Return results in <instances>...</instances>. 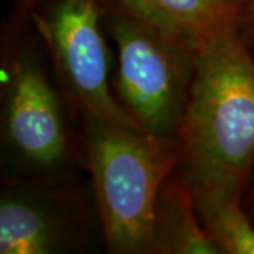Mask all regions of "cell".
<instances>
[{
    "label": "cell",
    "instance_id": "6da1fadb",
    "mask_svg": "<svg viewBox=\"0 0 254 254\" xmlns=\"http://www.w3.org/2000/svg\"><path fill=\"white\" fill-rule=\"evenodd\" d=\"M174 154L199 216L227 202H243L254 171V58L237 24L195 54Z\"/></svg>",
    "mask_w": 254,
    "mask_h": 254
},
{
    "label": "cell",
    "instance_id": "7a4b0ae2",
    "mask_svg": "<svg viewBox=\"0 0 254 254\" xmlns=\"http://www.w3.org/2000/svg\"><path fill=\"white\" fill-rule=\"evenodd\" d=\"M81 143L108 252L151 254L155 200L175 167L174 143L93 119L82 120Z\"/></svg>",
    "mask_w": 254,
    "mask_h": 254
},
{
    "label": "cell",
    "instance_id": "3957f363",
    "mask_svg": "<svg viewBox=\"0 0 254 254\" xmlns=\"http://www.w3.org/2000/svg\"><path fill=\"white\" fill-rule=\"evenodd\" d=\"M1 41V178L75 173L66 102L51 81L41 48L21 31Z\"/></svg>",
    "mask_w": 254,
    "mask_h": 254
},
{
    "label": "cell",
    "instance_id": "277c9868",
    "mask_svg": "<svg viewBox=\"0 0 254 254\" xmlns=\"http://www.w3.org/2000/svg\"><path fill=\"white\" fill-rule=\"evenodd\" d=\"M103 1V23L115 47V95L144 133L174 143L190 98L196 53L113 0Z\"/></svg>",
    "mask_w": 254,
    "mask_h": 254
},
{
    "label": "cell",
    "instance_id": "5b68a950",
    "mask_svg": "<svg viewBox=\"0 0 254 254\" xmlns=\"http://www.w3.org/2000/svg\"><path fill=\"white\" fill-rule=\"evenodd\" d=\"M103 16V0H43L28 20L71 115L141 130L113 91Z\"/></svg>",
    "mask_w": 254,
    "mask_h": 254
},
{
    "label": "cell",
    "instance_id": "8992f818",
    "mask_svg": "<svg viewBox=\"0 0 254 254\" xmlns=\"http://www.w3.org/2000/svg\"><path fill=\"white\" fill-rule=\"evenodd\" d=\"M103 237L91 188L76 173L1 178L0 254L82 253Z\"/></svg>",
    "mask_w": 254,
    "mask_h": 254
},
{
    "label": "cell",
    "instance_id": "52a82bcc",
    "mask_svg": "<svg viewBox=\"0 0 254 254\" xmlns=\"http://www.w3.org/2000/svg\"><path fill=\"white\" fill-rule=\"evenodd\" d=\"M173 36L195 53L236 26L242 7L227 0H113Z\"/></svg>",
    "mask_w": 254,
    "mask_h": 254
},
{
    "label": "cell",
    "instance_id": "ba28073f",
    "mask_svg": "<svg viewBox=\"0 0 254 254\" xmlns=\"http://www.w3.org/2000/svg\"><path fill=\"white\" fill-rule=\"evenodd\" d=\"M151 254H220L200 222L188 184L175 167L155 200Z\"/></svg>",
    "mask_w": 254,
    "mask_h": 254
},
{
    "label": "cell",
    "instance_id": "9c48e42d",
    "mask_svg": "<svg viewBox=\"0 0 254 254\" xmlns=\"http://www.w3.org/2000/svg\"><path fill=\"white\" fill-rule=\"evenodd\" d=\"M199 218L220 254H254V220L243 202L219 205Z\"/></svg>",
    "mask_w": 254,
    "mask_h": 254
},
{
    "label": "cell",
    "instance_id": "30bf717a",
    "mask_svg": "<svg viewBox=\"0 0 254 254\" xmlns=\"http://www.w3.org/2000/svg\"><path fill=\"white\" fill-rule=\"evenodd\" d=\"M237 30L254 58V3L242 10L237 21Z\"/></svg>",
    "mask_w": 254,
    "mask_h": 254
},
{
    "label": "cell",
    "instance_id": "8fae6325",
    "mask_svg": "<svg viewBox=\"0 0 254 254\" xmlns=\"http://www.w3.org/2000/svg\"><path fill=\"white\" fill-rule=\"evenodd\" d=\"M243 206L254 220V171L250 178V182H249V187L246 190L245 196H243Z\"/></svg>",
    "mask_w": 254,
    "mask_h": 254
},
{
    "label": "cell",
    "instance_id": "7c38bea8",
    "mask_svg": "<svg viewBox=\"0 0 254 254\" xmlns=\"http://www.w3.org/2000/svg\"><path fill=\"white\" fill-rule=\"evenodd\" d=\"M43 0H18V16L21 18H28L30 13L36 9Z\"/></svg>",
    "mask_w": 254,
    "mask_h": 254
},
{
    "label": "cell",
    "instance_id": "4fadbf2b",
    "mask_svg": "<svg viewBox=\"0 0 254 254\" xmlns=\"http://www.w3.org/2000/svg\"><path fill=\"white\" fill-rule=\"evenodd\" d=\"M227 1L236 4L239 7H242V9H245V7H247V6H250V4L254 3V0H227Z\"/></svg>",
    "mask_w": 254,
    "mask_h": 254
}]
</instances>
